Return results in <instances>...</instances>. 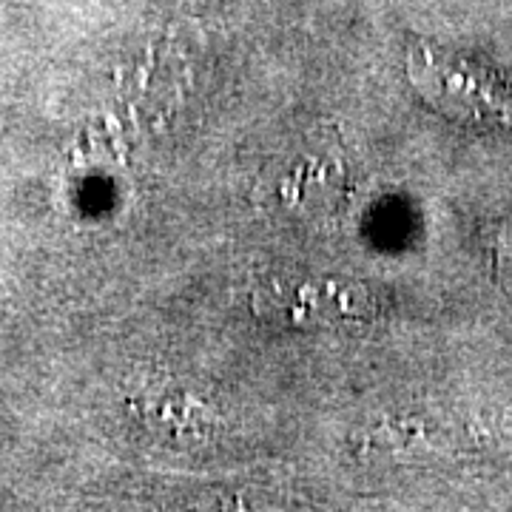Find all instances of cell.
Masks as SVG:
<instances>
[{
	"label": "cell",
	"mask_w": 512,
	"mask_h": 512,
	"mask_svg": "<svg viewBox=\"0 0 512 512\" xmlns=\"http://www.w3.org/2000/svg\"><path fill=\"white\" fill-rule=\"evenodd\" d=\"M407 77L413 89L444 117L470 126H512V94L490 69L439 55L433 46L416 43L407 52Z\"/></svg>",
	"instance_id": "obj_1"
}]
</instances>
